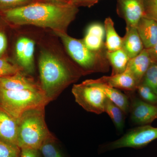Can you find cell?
I'll return each instance as SVG.
<instances>
[{"instance_id":"cell-21","label":"cell","mask_w":157,"mask_h":157,"mask_svg":"<svg viewBox=\"0 0 157 157\" xmlns=\"http://www.w3.org/2000/svg\"><path fill=\"white\" fill-rule=\"evenodd\" d=\"M104 112L109 115L118 131L122 132L124 127L125 114L120 108L107 98L105 102Z\"/></svg>"},{"instance_id":"cell-1","label":"cell","mask_w":157,"mask_h":157,"mask_svg":"<svg viewBox=\"0 0 157 157\" xmlns=\"http://www.w3.org/2000/svg\"><path fill=\"white\" fill-rule=\"evenodd\" d=\"M78 11V7L72 3L38 1L1 12L7 21L15 25H33L50 28L54 32L67 33Z\"/></svg>"},{"instance_id":"cell-7","label":"cell","mask_w":157,"mask_h":157,"mask_svg":"<svg viewBox=\"0 0 157 157\" xmlns=\"http://www.w3.org/2000/svg\"><path fill=\"white\" fill-rule=\"evenodd\" d=\"M72 92L76 103L88 112L100 114L105 111L106 95L101 88L87 80L74 84Z\"/></svg>"},{"instance_id":"cell-35","label":"cell","mask_w":157,"mask_h":157,"mask_svg":"<svg viewBox=\"0 0 157 157\" xmlns=\"http://www.w3.org/2000/svg\"><path fill=\"white\" fill-rule=\"evenodd\" d=\"M76 1H77V0H70L71 2L73 3H73L75 2H76Z\"/></svg>"},{"instance_id":"cell-5","label":"cell","mask_w":157,"mask_h":157,"mask_svg":"<svg viewBox=\"0 0 157 157\" xmlns=\"http://www.w3.org/2000/svg\"><path fill=\"white\" fill-rule=\"evenodd\" d=\"M42 89L8 90L0 88V108L17 120L25 111L49 103Z\"/></svg>"},{"instance_id":"cell-4","label":"cell","mask_w":157,"mask_h":157,"mask_svg":"<svg viewBox=\"0 0 157 157\" xmlns=\"http://www.w3.org/2000/svg\"><path fill=\"white\" fill-rule=\"evenodd\" d=\"M54 33L61 39L68 53L84 75L109 71L110 65L106 56L107 50L94 51L86 47L82 39L71 37L67 33Z\"/></svg>"},{"instance_id":"cell-25","label":"cell","mask_w":157,"mask_h":157,"mask_svg":"<svg viewBox=\"0 0 157 157\" xmlns=\"http://www.w3.org/2000/svg\"><path fill=\"white\" fill-rule=\"evenodd\" d=\"M23 71L18 65L11 63L6 59L0 58V78L12 76Z\"/></svg>"},{"instance_id":"cell-20","label":"cell","mask_w":157,"mask_h":157,"mask_svg":"<svg viewBox=\"0 0 157 157\" xmlns=\"http://www.w3.org/2000/svg\"><path fill=\"white\" fill-rule=\"evenodd\" d=\"M35 42L32 39L27 38L25 48L20 60L18 62V66L24 73L31 74L35 70L34 54Z\"/></svg>"},{"instance_id":"cell-3","label":"cell","mask_w":157,"mask_h":157,"mask_svg":"<svg viewBox=\"0 0 157 157\" xmlns=\"http://www.w3.org/2000/svg\"><path fill=\"white\" fill-rule=\"evenodd\" d=\"M45 106L25 111L17 120L18 146L39 150L43 143L54 136L45 121Z\"/></svg>"},{"instance_id":"cell-34","label":"cell","mask_w":157,"mask_h":157,"mask_svg":"<svg viewBox=\"0 0 157 157\" xmlns=\"http://www.w3.org/2000/svg\"><path fill=\"white\" fill-rule=\"evenodd\" d=\"M41 2H46L56 4H65V3H71L70 0H40Z\"/></svg>"},{"instance_id":"cell-18","label":"cell","mask_w":157,"mask_h":157,"mask_svg":"<svg viewBox=\"0 0 157 157\" xmlns=\"http://www.w3.org/2000/svg\"><path fill=\"white\" fill-rule=\"evenodd\" d=\"M106 56L112 68L111 75L123 73L126 70L130 58L123 49L121 48L114 51H107Z\"/></svg>"},{"instance_id":"cell-15","label":"cell","mask_w":157,"mask_h":157,"mask_svg":"<svg viewBox=\"0 0 157 157\" xmlns=\"http://www.w3.org/2000/svg\"><path fill=\"white\" fill-rule=\"evenodd\" d=\"M147 49H144L135 57L130 59L126 70L135 78L139 85L152 63Z\"/></svg>"},{"instance_id":"cell-13","label":"cell","mask_w":157,"mask_h":157,"mask_svg":"<svg viewBox=\"0 0 157 157\" xmlns=\"http://www.w3.org/2000/svg\"><path fill=\"white\" fill-rule=\"evenodd\" d=\"M0 138L18 146L17 120L1 108H0Z\"/></svg>"},{"instance_id":"cell-16","label":"cell","mask_w":157,"mask_h":157,"mask_svg":"<svg viewBox=\"0 0 157 157\" xmlns=\"http://www.w3.org/2000/svg\"><path fill=\"white\" fill-rule=\"evenodd\" d=\"M121 48L130 59L137 56L144 49L137 28L126 27V33L122 38Z\"/></svg>"},{"instance_id":"cell-12","label":"cell","mask_w":157,"mask_h":157,"mask_svg":"<svg viewBox=\"0 0 157 157\" xmlns=\"http://www.w3.org/2000/svg\"><path fill=\"white\" fill-rule=\"evenodd\" d=\"M105 37L104 26L100 23H94L86 29V34L82 39L88 48L94 51L107 50L104 41Z\"/></svg>"},{"instance_id":"cell-8","label":"cell","mask_w":157,"mask_h":157,"mask_svg":"<svg viewBox=\"0 0 157 157\" xmlns=\"http://www.w3.org/2000/svg\"><path fill=\"white\" fill-rule=\"evenodd\" d=\"M129 100V112L132 122L140 125H150L157 119V105L150 104L132 95H130Z\"/></svg>"},{"instance_id":"cell-26","label":"cell","mask_w":157,"mask_h":157,"mask_svg":"<svg viewBox=\"0 0 157 157\" xmlns=\"http://www.w3.org/2000/svg\"><path fill=\"white\" fill-rule=\"evenodd\" d=\"M136 90L144 101L150 104L157 105V96L147 86L140 83L138 85Z\"/></svg>"},{"instance_id":"cell-33","label":"cell","mask_w":157,"mask_h":157,"mask_svg":"<svg viewBox=\"0 0 157 157\" xmlns=\"http://www.w3.org/2000/svg\"><path fill=\"white\" fill-rule=\"evenodd\" d=\"M147 50L152 62L157 63V43L153 47Z\"/></svg>"},{"instance_id":"cell-24","label":"cell","mask_w":157,"mask_h":157,"mask_svg":"<svg viewBox=\"0 0 157 157\" xmlns=\"http://www.w3.org/2000/svg\"><path fill=\"white\" fill-rule=\"evenodd\" d=\"M21 149L0 138V157H20Z\"/></svg>"},{"instance_id":"cell-19","label":"cell","mask_w":157,"mask_h":157,"mask_svg":"<svg viewBox=\"0 0 157 157\" xmlns=\"http://www.w3.org/2000/svg\"><path fill=\"white\" fill-rule=\"evenodd\" d=\"M105 32V47L107 51L112 52L121 49L122 44V38L120 36L114 28V22L110 17L104 21Z\"/></svg>"},{"instance_id":"cell-28","label":"cell","mask_w":157,"mask_h":157,"mask_svg":"<svg viewBox=\"0 0 157 157\" xmlns=\"http://www.w3.org/2000/svg\"><path fill=\"white\" fill-rule=\"evenodd\" d=\"M145 16L157 22V0H144Z\"/></svg>"},{"instance_id":"cell-22","label":"cell","mask_w":157,"mask_h":157,"mask_svg":"<svg viewBox=\"0 0 157 157\" xmlns=\"http://www.w3.org/2000/svg\"><path fill=\"white\" fill-rule=\"evenodd\" d=\"M39 151L42 157H64L57 145L54 136L46 140Z\"/></svg>"},{"instance_id":"cell-29","label":"cell","mask_w":157,"mask_h":157,"mask_svg":"<svg viewBox=\"0 0 157 157\" xmlns=\"http://www.w3.org/2000/svg\"><path fill=\"white\" fill-rule=\"evenodd\" d=\"M27 38L21 37L17 40L15 45V52L17 62H19L21 59L24 50L25 48Z\"/></svg>"},{"instance_id":"cell-27","label":"cell","mask_w":157,"mask_h":157,"mask_svg":"<svg viewBox=\"0 0 157 157\" xmlns=\"http://www.w3.org/2000/svg\"><path fill=\"white\" fill-rule=\"evenodd\" d=\"M40 0H0V11L22 7Z\"/></svg>"},{"instance_id":"cell-23","label":"cell","mask_w":157,"mask_h":157,"mask_svg":"<svg viewBox=\"0 0 157 157\" xmlns=\"http://www.w3.org/2000/svg\"><path fill=\"white\" fill-rule=\"evenodd\" d=\"M140 83L147 86L157 96V63L152 62Z\"/></svg>"},{"instance_id":"cell-32","label":"cell","mask_w":157,"mask_h":157,"mask_svg":"<svg viewBox=\"0 0 157 157\" xmlns=\"http://www.w3.org/2000/svg\"><path fill=\"white\" fill-rule=\"evenodd\" d=\"M100 0H77L73 3L77 7L84 6L90 7L97 4Z\"/></svg>"},{"instance_id":"cell-17","label":"cell","mask_w":157,"mask_h":157,"mask_svg":"<svg viewBox=\"0 0 157 157\" xmlns=\"http://www.w3.org/2000/svg\"><path fill=\"white\" fill-rule=\"evenodd\" d=\"M90 83L97 86L101 88L106 95L107 98L115 104L126 114L129 112L130 102L129 97L127 95L119 90L117 89L109 86L103 83H98L92 79H87Z\"/></svg>"},{"instance_id":"cell-14","label":"cell","mask_w":157,"mask_h":157,"mask_svg":"<svg viewBox=\"0 0 157 157\" xmlns=\"http://www.w3.org/2000/svg\"><path fill=\"white\" fill-rule=\"evenodd\" d=\"M137 29L145 49H150L156 44V21L144 16L137 24Z\"/></svg>"},{"instance_id":"cell-6","label":"cell","mask_w":157,"mask_h":157,"mask_svg":"<svg viewBox=\"0 0 157 157\" xmlns=\"http://www.w3.org/2000/svg\"><path fill=\"white\" fill-rule=\"evenodd\" d=\"M157 139V128L150 125H140L129 130L121 137L113 141L102 144L99 152L123 148H140Z\"/></svg>"},{"instance_id":"cell-2","label":"cell","mask_w":157,"mask_h":157,"mask_svg":"<svg viewBox=\"0 0 157 157\" xmlns=\"http://www.w3.org/2000/svg\"><path fill=\"white\" fill-rule=\"evenodd\" d=\"M39 67V83L49 102L56 100L66 88L84 75L77 66L59 59L47 51L40 53Z\"/></svg>"},{"instance_id":"cell-9","label":"cell","mask_w":157,"mask_h":157,"mask_svg":"<svg viewBox=\"0 0 157 157\" xmlns=\"http://www.w3.org/2000/svg\"><path fill=\"white\" fill-rule=\"evenodd\" d=\"M117 13L125 21L126 27L137 28L145 16L144 0H117Z\"/></svg>"},{"instance_id":"cell-10","label":"cell","mask_w":157,"mask_h":157,"mask_svg":"<svg viewBox=\"0 0 157 157\" xmlns=\"http://www.w3.org/2000/svg\"><path fill=\"white\" fill-rule=\"evenodd\" d=\"M0 88L8 90L42 89L39 82L23 71L0 78Z\"/></svg>"},{"instance_id":"cell-31","label":"cell","mask_w":157,"mask_h":157,"mask_svg":"<svg viewBox=\"0 0 157 157\" xmlns=\"http://www.w3.org/2000/svg\"><path fill=\"white\" fill-rule=\"evenodd\" d=\"M8 45V41L6 34L2 31H0V58L6 52Z\"/></svg>"},{"instance_id":"cell-30","label":"cell","mask_w":157,"mask_h":157,"mask_svg":"<svg viewBox=\"0 0 157 157\" xmlns=\"http://www.w3.org/2000/svg\"><path fill=\"white\" fill-rule=\"evenodd\" d=\"M20 157H41L39 150L29 148H21Z\"/></svg>"},{"instance_id":"cell-11","label":"cell","mask_w":157,"mask_h":157,"mask_svg":"<svg viewBox=\"0 0 157 157\" xmlns=\"http://www.w3.org/2000/svg\"><path fill=\"white\" fill-rule=\"evenodd\" d=\"M92 80L94 82L104 83L111 87L124 90L128 92H133L136 90L138 86L135 78L127 70L120 74L104 76Z\"/></svg>"}]
</instances>
